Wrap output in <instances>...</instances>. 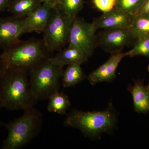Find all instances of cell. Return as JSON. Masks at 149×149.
Listing matches in <instances>:
<instances>
[{"instance_id":"24","label":"cell","mask_w":149,"mask_h":149,"mask_svg":"<svg viewBox=\"0 0 149 149\" xmlns=\"http://www.w3.org/2000/svg\"><path fill=\"white\" fill-rule=\"evenodd\" d=\"M12 0H0V13L7 10Z\"/></svg>"},{"instance_id":"15","label":"cell","mask_w":149,"mask_h":149,"mask_svg":"<svg viewBox=\"0 0 149 149\" xmlns=\"http://www.w3.org/2000/svg\"><path fill=\"white\" fill-rule=\"evenodd\" d=\"M42 3L41 0H12L7 10L17 18H24Z\"/></svg>"},{"instance_id":"5","label":"cell","mask_w":149,"mask_h":149,"mask_svg":"<svg viewBox=\"0 0 149 149\" xmlns=\"http://www.w3.org/2000/svg\"><path fill=\"white\" fill-rule=\"evenodd\" d=\"M50 58L28 72L30 90L38 101L49 99L60 88V80L64 70L54 64Z\"/></svg>"},{"instance_id":"7","label":"cell","mask_w":149,"mask_h":149,"mask_svg":"<svg viewBox=\"0 0 149 149\" xmlns=\"http://www.w3.org/2000/svg\"><path fill=\"white\" fill-rule=\"evenodd\" d=\"M97 27L94 22H88L83 19H74L70 29L68 46L77 49L89 58L97 45Z\"/></svg>"},{"instance_id":"20","label":"cell","mask_w":149,"mask_h":149,"mask_svg":"<svg viewBox=\"0 0 149 149\" xmlns=\"http://www.w3.org/2000/svg\"><path fill=\"white\" fill-rule=\"evenodd\" d=\"M60 1L59 7L61 9L73 19L83 8V0H60Z\"/></svg>"},{"instance_id":"26","label":"cell","mask_w":149,"mask_h":149,"mask_svg":"<svg viewBox=\"0 0 149 149\" xmlns=\"http://www.w3.org/2000/svg\"><path fill=\"white\" fill-rule=\"evenodd\" d=\"M6 71L5 67L4 64L2 59L0 55V77Z\"/></svg>"},{"instance_id":"6","label":"cell","mask_w":149,"mask_h":149,"mask_svg":"<svg viewBox=\"0 0 149 149\" xmlns=\"http://www.w3.org/2000/svg\"><path fill=\"white\" fill-rule=\"evenodd\" d=\"M73 20L64 13L59 7L52 9L43 32L46 46L51 53L61 50L68 42Z\"/></svg>"},{"instance_id":"2","label":"cell","mask_w":149,"mask_h":149,"mask_svg":"<svg viewBox=\"0 0 149 149\" xmlns=\"http://www.w3.org/2000/svg\"><path fill=\"white\" fill-rule=\"evenodd\" d=\"M28 74L25 70L10 69L0 77V95L4 108L10 111H24L37 103L30 90Z\"/></svg>"},{"instance_id":"3","label":"cell","mask_w":149,"mask_h":149,"mask_svg":"<svg viewBox=\"0 0 149 149\" xmlns=\"http://www.w3.org/2000/svg\"><path fill=\"white\" fill-rule=\"evenodd\" d=\"M51 52L44 40L32 38L20 40L3 49L1 57L6 70L18 69L29 72L51 57Z\"/></svg>"},{"instance_id":"10","label":"cell","mask_w":149,"mask_h":149,"mask_svg":"<svg viewBox=\"0 0 149 149\" xmlns=\"http://www.w3.org/2000/svg\"><path fill=\"white\" fill-rule=\"evenodd\" d=\"M53 8L42 3L24 18L20 32L22 35L32 32H43L47 24Z\"/></svg>"},{"instance_id":"25","label":"cell","mask_w":149,"mask_h":149,"mask_svg":"<svg viewBox=\"0 0 149 149\" xmlns=\"http://www.w3.org/2000/svg\"><path fill=\"white\" fill-rule=\"evenodd\" d=\"M139 13H149V0H146Z\"/></svg>"},{"instance_id":"19","label":"cell","mask_w":149,"mask_h":149,"mask_svg":"<svg viewBox=\"0 0 149 149\" xmlns=\"http://www.w3.org/2000/svg\"><path fill=\"white\" fill-rule=\"evenodd\" d=\"M146 0H116L115 8L133 16L139 13Z\"/></svg>"},{"instance_id":"17","label":"cell","mask_w":149,"mask_h":149,"mask_svg":"<svg viewBox=\"0 0 149 149\" xmlns=\"http://www.w3.org/2000/svg\"><path fill=\"white\" fill-rule=\"evenodd\" d=\"M85 78V73L81 65H70L63 70L61 77L62 85L64 88L74 87Z\"/></svg>"},{"instance_id":"11","label":"cell","mask_w":149,"mask_h":149,"mask_svg":"<svg viewBox=\"0 0 149 149\" xmlns=\"http://www.w3.org/2000/svg\"><path fill=\"white\" fill-rule=\"evenodd\" d=\"M24 18L13 16L0 17V48L3 49L20 40V30Z\"/></svg>"},{"instance_id":"22","label":"cell","mask_w":149,"mask_h":149,"mask_svg":"<svg viewBox=\"0 0 149 149\" xmlns=\"http://www.w3.org/2000/svg\"><path fill=\"white\" fill-rule=\"evenodd\" d=\"M116 2V0H93L95 6L103 13L113 9Z\"/></svg>"},{"instance_id":"18","label":"cell","mask_w":149,"mask_h":149,"mask_svg":"<svg viewBox=\"0 0 149 149\" xmlns=\"http://www.w3.org/2000/svg\"><path fill=\"white\" fill-rule=\"evenodd\" d=\"M47 110L50 112L65 115L70 106L69 97L63 92L56 91L50 96Z\"/></svg>"},{"instance_id":"23","label":"cell","mask_w":149,"mask_h":149,"mask_svg":"<svg viewBox=\"0 0 149 149\" xmlns=\"http://www.w3.org/2000/svg\"><path fill=\"white\" fill-rule=\"evenodd\" d=\"M42 3L47 4L52 8H54L59 6L60 4V0H41Z\"/></svg>"},{"instance_id":"8","label":"cell","mask_w":149,"mask_h":149,"mask_svg":"<svg viewBox=\"0 0 149 149\" xmlns=\"http://www.w3.org/2000/svg\"><path fill=\"white\" fill-rule=\"evenodd\" d=\"M98 36L99 45L111 54L122 52L123 48L135 39L130 28L104 29Z\"/></svg>"},{"instance_id":"14","label":"cell","mask_w":149,"mask_h":149,"mask_svg":"<svg viewBox=\"0 0 149 149\" xmlns=\"http://www.w3.org/2000/svg\"><path fill=\"white\" fill-rule=\"evenodd\" d=\"M88 58L75 48L68 47L59 51L50 60L54 64L63 68L65 65H81L88 61Z\"/></svg>"},{"instance_id":"4","label":"cell","mask_w":149,"mask_h":149,"mask_svg":"<svg viewBox=\"0 0 149 149\" xmlns=\"http://www.w3.org/2000/svg\"><path fill=\"white\" fill-rule=\"evenodd\" d=\"M42 116L34 107L24 111L20 117L0 125L8 130L7 137L3 142L1 149H18L26 146L40 132Z\"/></svg>"},{"instance_id":"13","label":"cell","mask_w":149,"mask_h":149,"mask_svg":"<svg viewBox=\"0 0 149 149\" xmlns=\"http://www.w3.org/2000/svg\"><path fill=\"white\" fill-rule=\"evenodd\" d=\"M133 85H129L128 91L132 96L135 111L139 113L146 114L149 112V90L144 84V80H134Z\"/></svg>"},{"instance_id":"9","label":"cell","mask_w":149,"mask_h":149,"mask_svg":"<svg viewBox=\"0 0 149 149\" xmlns=\"http://www.w3.org/2000/svg\"><path fill=\"white\" fill-rule=\"evenodd\" d=\"M126 56V53H117L111 54L109 58L98 68L88 75V79L92 85L101 82H111L116 77V71L121 60Z\"/></svg>"},{"instance_id":"21","label":"cell","mask_w":149,"mask_h":149,"mask_svg":"<svg viewBox=\"0 0 149 149\" xmlns=\"http://www.w3.org/2000/svg\"><path fill=\"white\" fill-rule=\"evenodd\" d=\"M125 53L126 56H141L149 58V37L137 39L133 48Z\"/></svg>"},{"instance_id":"1","label":"cell","mask_w":149,"mask_h":149,"mask_svg":"<svg viewBox=\"0 0 149 149\" xmlns=\"http://www.w3.org/2000/svg\"><path fill=\"white\" fill-rule=\"evenodd\" d=\"M118 122L117 112L110 102L102 111L72 109L67 115L64 124L80 130L86 138L100 140L103 134H112L117 128Z\"/></svg>"},{"instance_id":"16","label":"cell","mask_w":149,"mask_h":149,"mask_svg":"<svg viewBox=\"0 0 149 149\" xmlns=\"http://www.w3.org/2000/svg\"><path fill=\"white\" fill-rule=\"evenodd\" d=\"M130 28L136 40L149 37V13H139L132 16Z\"/></svg>"},{"instance_id":"27","label":"cell","mask_w":149,"mask_h":149,"mask_svg":"<svg viewBox=\"0 0 149 149\" xmlns=\"http://www.w3.org/2000/svg\"><path fill=\"white\" fill-rule=\"evenodd\" d=\"M3 108H4L3 104L2 99L1 95H0V110H1Z\"/></svg>"},{"instance_id":"28","label":"cell","mask_w":149,"mask_h":149,"mask_svg":"<svg viewBox=\"0 0 149 149\" xmlns=\"http://www.w3.org/2000/svg\"><path fill=\"white\" fill-rule=\"evenodd\" d=\"M148 71L149 74V65H148ZM147 86H148V89H149V83L148 85H147Z\"/></svg>"},{"instance_id":"12","label":"cell","mask_w":149,"mask_h":149,"mask_svg":"<svg viewBox=\"0 0 149 149\" xmlns=\"http://www.w3.org/2000/svg\"><path fill=\"white\" fill-rule=\"evenodd\" d=\"M132 17L114 8L109 11L103 13L93 22L97 29L130 28Z\"/></svg>"}]
</instances>
